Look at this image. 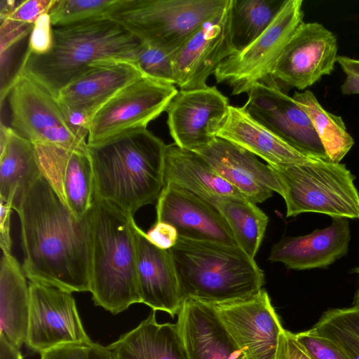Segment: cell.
Segmentation results:
<instances>
[{"label":"cell","mask_w":359,"mask_h":359,"mask_svg":"<svg viewBox=\"0 0 359 359\" xmlns=\"http://www.w3.org/2000/svg\"><path fill=\"white\" fill-rule=\"evenodd\" d=\"M206 201L225 219L238 246L255 259L268 224L266 215L242 194L214 196Z\"/></svg>","instance_id":"29"},{"label":"cell","mask_w":359,"mask_h":359,"mask_svg":"<svg viewBox=\"0 0 359 359\" xmlns=\"http://www.w3.org/2000/svg\"><path fill=\"white\" fill-rule=\"evenodd\" d=\"M142 76L130 62L106 60L91 65L56 97L69 121L88 132L95 114L118 92Z\"/></svg>","instance_id":"15"},{"label":"cell","mask_w":359,"mask_h":359,"mask_svg":"<svg viewBox=\"0 0 359 359\" xmlns=\"http://www.w3.org/2000/svg\"><path fill=\"white\" fill-rule=\"evenodd\" d=\"M11 128L34 144L88 153V132L67 118L57 97L29 77L15 74L8 92Z\"/></svg>","instance_id":"8"},{"label":"cell","mask_w":359,"mask_h":359,"mask_svg":"<svg viewBox=\"0 0 359 359\" xmlns=\"http://www.w3.org/2000/svg\"><path fill=\"white\" fill-rule=\"evenodd\" d=\"M213 306L234 341L251 359H276L285 329L266 290Z\"/></svg>","instance_id":"17"},{"label":"cell","mask_w":359,"mask_h":359,"mask_svg":"<svg viewBox=\"0 0 359 359\" xmlns=\"http://www.w3.org/2000/svg\"><path fill=\"white\" fill-rule=\"evenodd\" d=\"M353 271L354 273H358V276H359V266L355 267V269H353ZM355 306H359V287H358V290L356 292V294H355Z\"/></svg>","instance_id":"46"},{"label":"cell","mask_w":359,"mask_h":359,"mask_svg":"<svg viewBox=\"0 0 359 359\" xmlns=\"http://www.w3.org/2000/svg\"><path fill=\"white\" fill-rule=\"evenodd\" d=\"M346 79L341 86L343 95L359 94V75L346 74Z\"/></svg>","instance_id":"44"},{"label":"cell","mask_w":359,"mask_h":359,"mask_svg":"<svg viewBox=\"0 0 359 359\" xmlns=\"http://www.w3.org/2000/svg\"><path fill=\"white\" fill-rule=\"evenodd\" d=\"M156 208V222L172 225L180 237L238 245L220 212L212 204L187 190L164 186Z\"/></svg>","instance_id":"18"},{"label":"cell","mask_w":359,"mask_h":359,"mask_svg":"<svg viewBox=\"0 0 359 359\" xmlns=\"http://www.w3.org/2000/svg\"><path fill=\"white\" fill-rule=\"evenodd\" d=\"M302 0H285L270 26L254 41L217 67V83L231 88V94L248 93L256 83L272 76L273 68L286 44L303 22Z\"/></svg>","instance_id":"9"},{"label":"cell","mask_w":359,"mask_h":359,"mask_svg":"<svg viewBox=\"0 0 359 359\" xmlns=\"http://www.w3.org/2000/svg\"><path fill=\"white\" fill-rule=\"evenodd\" d=\"M169 251L183 302H235L257 293L264 283L263 271L238 245L179 236Z\"/></svg>","instance_id":"5"},{"label":"cell","mask_w":359,"mask_h":359,"mask_svg":"<svg viewBox=\"0 0 359 359\" xmlns=\"http://www.w3.org/2000/svg\"><path fill=\"white\" fill-rule=\"evenodd\" d=\"M332 219L327 228L281 239L272 247L269 259L282 262L290 269L327 268L347 253L351 238L348 218Z\"/></svg>","instance_id":"23"},{"label":"cell","mask_w":359,"mask_h":359,"mask_svg":"<svg viewBox=\"0 0 359 359\" xmlns=\"http://www.w3.org/2000/svg\"><path fill=\"white\" fill-rule=\"evenodd\" d=\"M53 35L48 53L36 55L26 50L15 74L29 77L55 97L93 65L106 60L132 62L141 43L109 18L55 27Z\"/></svg>","instance_id":"3"},{"label":"cell","mask_w":359,"mask_h":359,"mask_svg":"<svg viewBox=\"0 0 359 359\" xmlns=\"http://www.w3.org/2000/svg\"><path fill=\"white\" fill-rule=\"evenodd\" d=\"M53 30L49 14L41 15L34 24L27 50L36 55L48 53L53 45Z\"/></svg>","instance_id":"38"},{"label":"cell","mask_w":359,"mask_h":359,"mask_svg":"<svg viewBox=\"0 0 359 359\" xmlns=\"http://www.w3.org/2000/svg\"><path fill=\"white\" fill-rule=\"evenodd\" d=\"M34 144L41 173L72 212L86 217L95 198L88 154L52 144Z\"/></svg>","instance_id":"20"},{"label":"cell","mask_w":359,"mask_h":359,"mask_svg":"<svg viewBox=\"0 0 359 359\" xmlns=\"http://www.w3.org/2000/svg\"><path fill=\"white\" fill-rule=\"evenodd\" d=\"M229 98L215 86L180 90L166 111L174 143L196 151L214 140L229 108Z\"/></svg>","instance_id":"16"},{"label":"cell","mask_w":359,"mask_h":359,"mask_svg":"<svg viewBox=\"0 0 359 359\" xmlns=\"http://www.w3.org/2000/svg\"><path fill=\"white\" fill-rule=\"evenodd\" d=\"M337 62L346 74H354L359 75V60L339 55Z\"/></svg>","instance_id":"45"},{"label":"cell","mask_w":359,"mask_h":359,"mask_svg":"<svg viewBox=\"0 0 359 359\" xmlns=\"http://www.w3.org/2000/svg\"><path fill=\"white\" fill-rule=\"evenodd\" d=\"M285 1L231 0V33L236 52L247 47L270 26Z\"/></svg>","instance_id":"31"},{"label":"cell","mask_w":359,"mask_h":359,"mask_svg":"<svg viewBox=\"0 0 359 359\" xmlns=\"http://www.w3.org/2000/svg\"><path fill=\"white\" fill-rule=\"evenodd\" d=\"M174 84L142 76L107 101L93 116L88 144L97 143L121 133L147 128L166 111L177 93Z\"/></svg>","instance_id":"10"},{"label":"cell","mask_w":359,"mask_h":359,"mask_svg":"<svg viewBox=\"0 0 359 359\" xmlns=\"http://www.w3.org/2000/svg\"><path fill=\"white\" fill-rule=\"evenodd\" d=\"M163 182L164 186L187 190L205 201L214 196L241 194L200 154L175 143L165 147Z\"/></svg>","instance_id":"26"},{"label":"cell","mask_w":359,"mask_h":359,"mask_svg":"<svg viewBox=\"0 0 359 359\" xmlns=\"http://www.w3.org/2000/svg\"><path fill=\"white\" fill-rule=\"evenodd\" d=\"M230 5L202 24L175 52V84L180 90L206 87V81L226 58L236 52L232 42Z\"/></svg>","instance_id":"14"},{"label":"cell","mask_w":359,"mask_h":359,"mask_svg":"<svg viewBox=\"0 0 359 359\" xmlns=\"http://www.w3.org/2000/svg\"><path fill=\"white\" fill-rule=\"evenodd\" d=\"M229 0H119L105 18L142 42L175 53Z\"/></svg>","instance_id":"7"},{"label":"cell","mask_w":359,"mask_h":359,"mask_svg":"<svg viewBox=\"0 0 359 359\" xmlns=\"http://www.w3.org/2000/svg\"><path fill=\"white\" fill-rule=\"evenodd\" d=\"M276 359H312L294 337L284 330L279 339Z\"/></svg>","instance_id":"41"},{"label":"cell","mask_w":359,"mask_h":359,"mask_svg":"<svg viewBox=\"0 0 359 359\" xmlns=\"http://www.w3.org/2000/svg\"><path fill=\"white\" fill-rule=\"evenodd\" d=\"M29 316L25 344L40 354L55 347L92 341L81 320L72 292L29 283Z\"/></svg>","instance_id":"11"},{"label":"cell","mask_w":359,"mask_h":359,"mask_svg":"<svg viewBox=\"0 0 359 359\" xmlns=\"http://www.w3.org/2000/svg\"><path fill=\"white\" fill-rule=\"evenodd\" d=\"M173 52L142 42L135 51L132 62L144 76L174 84Z\"/></svg>","instance_id":"34"},{"label":"cell","mask_w":359,"mask_h":359,"mask_svg":"<svg viewBox=\"0 0 359 359\" xmlns=\"http://www.w3.org/2000/svg\"><path fill=\"white\" fill-rule=\"evenodd\" d=\"M242 195L255 203L273 196L282 195L280 182L269 165L256 156L228 140L216 137L208 144L194 151Z\"/></svg>","instance_id":"19"},{"label":"cell","mask_w":359,"mask_h":359,"mask_svg":"<svg viewBox=\"0 0 359 359\" xmlns=\"http://www.w3.org/2000/svg\"><path fill=\"white\" fill-rule=\"evenodd\" d=\"M309 331L331 341L348 359H359V306L329 310Z\"/></svg>","instance_id":"32"},{"label":"cell","mask_w":359,"mask_h":359,"mask_svg":"<svg viewBox=\"0 0 359 359\" xmlns=\"http://www.w3.org/2000/svg\"><path fill=\"white\" fill-rule=\"evenodd\" d=\"M34 25L22 23L8 19L1 20V67L7 70L9 55L13 47L31 33Z\"/></svg>","instance_id":"37"},{"label":"cell","mask_w":359,"mask_h":359,"mask_svg":"<svg viewBox=\"0 0 359 359\" xmlns=\"http://www.w3.org/2000/svg\"><path fill=\"white\" fill-rule=\"evenodd\" d=\"M137 241V283L140 302L174 318L183 303L173 260L169 250L151 243L135 225Z\"/></svg>","instance_id":"22"},{"label":"cell","mask_w":359,"mask_h":359,"mask_svg":"<svg viewBox=\"0 0 359 359\" xmlns=\"http://www.w3.org/2000/svg\"><path fill=\"white\" fill-rule=\"evenodd\" d=\"M41 359H114L107 346L93 341L62 345L41 353Z\"/></svg>","instance_id":"35"},{"label":"cell","mask_w":359,"mask_h":359,"mask_svg":"<svg viewBox=\"0 0 359 359\" xmlns=\"http://www.w3.org/2000/svg\"><path fill=\"white\" fill-rule=\"evenodd\" d=\"M119 0H55L49 12L53 27L105 18Z\"/></svg>","instance_id":"33"},{"label":"cell","mask_w":359,"mask_h":359,"mask_svg":"<svg viewBox=\"0 0 359 359\" xmlns=\"http://www.w3.org/2000/svg\"><path fill=\"white\" fill-rule=\"evenodd\" d=\"M55 0H27L20 4L6 17L8 19L22 23L34 25L43 15L49 13Z\"/></svg>","instance_id":"39"},{"label":"cell","mask_w":359,"mask_h":359,"mask_svg":"<svg viewBox=\"0 0 359 359\" xmlns=\"http://www.w3.org/2000/svg\"><path fill=\"white\" fill-rule=\"evenodd\" d=\"M337 36L318 22H302L280 55L272 77L285 88L305 90L330 75L337 60Z\"/></svg>","instance_id":"13"},{"label":"cell","mask_w":359,"mask_h":359,"mask_svg":"<svg viewBox=\"0 0 359 359\" xmlns=\"http://www.w3.org/2000/svg\"><path fill=\"white\" fill-rule=\"evenodd\" d=\"M243 107L255 119L306 156L330 162L309 116L272 76L251 88Z\"/></svg>","instance_id":"12"},{"label":"cell","mask_w":359,"mask_h":359,"mask_svg":"<svg viewBox=\"0 0 359 359\" xmlns=\"http://www.w3.org/2000/svg\"><path fill=\"white\" fill-rule=\"evenodd\" d=\"M114 359H188L177 323H158L156 311L107 346Z\"/></svg>","instance_id":"25"},{"label":"cell","mask_w":359,"mask_h":359,"mask_svg":"<svg viewBox=\"0 0 359 359\" xmlns=\"http://www.w3.org/2000/svg\"><path fill=\"white\" fill-rule=\"evenodd\" d=\"M90 230V292L95 306L112 314L141 303L133 215L94 198Z\"/></svg>","instance_id":"4"},{"label":"cell","mask_w":359,"mask_h":359,"mask_svg":"<svg viewBox=\"0 0 359 359\" xmlns=\"http://www.w3.org/2000/svg\"><path fill=\"white\" fill-rule=\"evenodd\" d=\"M269 165L280 182L287 217L311 212L359 219V192L345 164L313 161Z\"/></svg>","instance_id":"6"},{"label":"cell","mask_w":359,"mask_h":359,"mask_svg":"<svg viewBox=\"0 0 359 359\" xmlns=\"http://www.w3.org/2000/svg\"><path fill=\"white\" fill-rule=\"evenodd\" d=\"M217 137L258 156L269 165L304 163L314 160L296 149L255 119L243 107L229 106Z\"/></svg>","instance_id":"24"},{"label":"cell","mask_w":359,"mask_h":359,"mask_svg":"<svg viewBox=\"0 0 359 359\" xmlns=\"http://www.w3.org/2000/svg\"><path fill=\"white\" fill-rule=\"evenodd\" d=\"M0 359H23L20 349L0 336Z\"/></svg>","instance_id":"43"},{"label":"cell","mask_w":359,"mask_h":359,"mask_svg":"<svg viewBox=\"0 0 359 359\" xmlns=\"http://www.w3.org/2000/svg\"><path fill=\"white\" fill-rule=\"evenodd\" d=\"M13 209L20 218L26 277L71 292H90L88 213L81 218L72 212L41 173Z\"/></svg>","instance_id":"1"},{"label":"cell","mask_w":359,"mask_h":359,"mask_svg":"<svg viewBox=\"0 0 359 359\" xmlns=\"http://www.w3.org/2000/svg\"><path fill=\"white\" fill-rule=\"evenodd\" d=\"M146 235L151 243L163 250H170L179 238L177 229L172 225L162 222H156Z\"/></svg>","instance_id":"40"},{"label":"cell","mask_w":359,"mask_h":359,"mask_svg":"<svg viewBox=\"0 0 359 359\" xmlns=\"http://www.w3.org/2000/svg\"><path fill=\"white\" fill-rule=\"evenodd\" d=\"M13 205L0 200V246L2 252L12 253L11 215Z\"/></svg>","instance_id":"42"},{"label":"cell","mask_w":359,"mask_h":359,"mask_svg":"<svg viewBox=\"0 0 359 359\" xmlns=\"http://www.w3.org/2000/svg\"><path fill=\"white\" fill-rule=\"evenodd\" d=\"M166 145L147 128L88 144L95 198L128 214L154 203L163 187Z\"/></svg>","instance_id":"2"},{"label":"cell","mask_w":359,"mask_h":359,"mask_svg":"<svg viewBox=\"0 0 359 359\" xmlns=\"http://www.w3.org/2000/svg\"><path fill=\"white\" fill-rule=\"evenodd\" d=\"M0 200L13 205L40 175L35 144L1 123Z\"/></svg>","instance_id":"28"},{"label":"cell","mask_w":359,"mask_h":359,"mask_svg":"<svg viewBox=\"0 0 359 359\" xmlns=\"http://www.w3.org/2000/svg\"><path fill=\"white\" fill-rule=\"evenodd\" d=\"M22 266L12 253L0 263V336L20 348L28 330L30 293Z\"/></svg>","instance_id":"27"},{"label":"cell","mask_w":359,"mask_h":359,"mask_svg":"<svg viewBox=\"0 0 359 359\" xmlns=\"http://www.w3.org/2000/svg\"><path fill=\"white\" fill-rule=\"evenodd\" d=\"M299 344L312 359H348L331 341L309 330L294 334Z\"/></svg>","instance_id":"36"},{"label":"cell","mask_w":359,"mask_h":359,"mask_svg":"<svg viewBox=\"0 0 359 359\" xmlns=\"http://www.w3.org/2000/svg\"><path fill=\"white\" fill-rule=\"evenodd\" d=\"M292 98L310 118L330 162L339 163L354 144L341 117L325 109L309 90L294 92Z\"/></svg>","instance_id":"30"},{"label":"cell","mask_w":359,"mask_h":359,"mask_svg":"<svg viewBox=\"0 0 359 359\" xmlns=\"http://www.w3.org/2000/svg\"><path fill=\"white\" fill-rule=\"evenodd\" d=\"M177 317L188 359H251L234 341L212 304L186 299Z\"/></svg>","instance_id":"21"}]
</instances>
